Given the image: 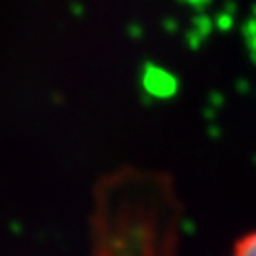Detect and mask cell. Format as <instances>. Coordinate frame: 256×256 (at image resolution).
<instances>
[{
  "label": "cell",
  "mask_w": 256,
  "mask_h": 256,
  "mask_svg": "<svg viewBox=\"0 0 256 256\" xmlns=\"http://www.w3.org/2000/svg\"><path fill=\"white\" fill-rule=\"evenodd\" d=\"M99 198L95 256H174V198L160 174H114Z\"/></svg>",
  "instance_id": "obj_1"
},
{
  "label": "cell",
  "mask_w": 256,
  "mask_h": 256,
  "mask_svg": "<svg viewBox=\"0 0 256 256\" xmlns=\"http://www.w3.org/2000/svg\"><path fill=\"white\" fill-rule=\"evenodd\" d=\"M230 256H256V230L238 239Z\"/></svg>",
  "instance_id": "obj_2"
}]
</instances>
